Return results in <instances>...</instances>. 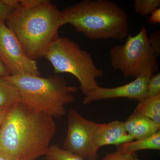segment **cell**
Returning <instances> with one entry per match:
<instances>
[{
	"instance_id": "obj_1",
	"label": "cell",
	"mask_w": 160,
	"mask_h": 160,
	"mask_svg": "<svg viewBox=\"0 0 160 160\" xmlns=\"http://www.w3.org/2000/svg\"><path fill=\"white\" fill-rule=\"evenodd\" d=\"M53 118L22 101L12 105L0 127V156L35 160L46 155L56 131Z\"/></svg>"
},
{
	"instance_id": "obj_2",
	"label": "cell",
	"mask_w": 160,
	"mask_h": 160,
	"mask_svg": "<svg viewBox=\"0 0 160 160\" xmlns=\"http://www.w3.org/2000/svg\"><path fill=\"white\" fill-rule=\"evenodd\" d=\"M5 23L27 56L34 60L45 56L51 44L59 37V29L63 26L62 11L48 0L32 9L18 5Z\"/></svg>"
},
{
	"instance_id": "obj_3",
	"label": "cell",
	"mask_w": 160,
	"mask_h": 160,
	"mask_svg": "<svg viewBox=\"0 0 160 160\" xmlns=\"http://www.w3.org/2000/svg\"><path fill=\"white\" fill-rule=\"evenodd\" d=\"M62 12L63 25H71L89 39L122 40L128 36L127 13L112 1L83 0Z\"/></svg>"
},
{
	"instance_id": "obj_4",
	"label": "cell",
	"mask_w": 160,
	"mask_h": 160,
	"mask_svg": "<svg viewBox=\"0 0 160 160\" xmlns=\"http://www.w3.org/2000/svg\"><path fill=\"white\" fill-rule=\"evenodd\" d=\"M3 78L18 89L22 102L53 118L66 114L65 106L73 102V93L78 89L69 86L65 79L57 75L44 78L24 73Z\"/></svg>"
},
{
	"instance_id": "obj_5",
	"label": "cell",
	"mask_w": 160,
	"mask_h": 160,
	"mask_svg": "<svg viewBox=\"0 0 160 160\" xmlns=\"http://www.w3.org/2000/svg\"><path fill=\"white\" fill-rule=\"evenodd\" d=\"M44 57L51 63L56 74L73 75L84 94L99 86L97 79L104 72L95 64L91 55L79 44L66 37H59L51 44Z\"/></svg>"
},
{
	"instance_id": "obj_6",
	"label": "cell",
	"mask_w": 160,
	"mask_h": 160,
	"mask_svg": "<svg viewBox=\"0 0 160 160\" xmlns=\"http://www.w3.org/2000/svg\"><path fill=\"white\" fill-rule=\"evenodd\" d=\"M112 68L121 71L126 78H137L153 74L157 70V56L149 42L147 29L142 27L136 35L129 34L125 44L116 45L109 51Z\"/></svg>"
},
{
	"instance_id": "obj_7",
	"label": "cell",
	"mask_w": 160,
	"mask_h": 160,
	"mask_svg": "<svg viewBox=\"0 0 160 160\" xmlns=\"http://www.w3.org/2000/svg\"><path fill=\"white\" fill-rule=\"evenodd\" d=\"M98 123L86 119L75 109H69L68 129L63 149L85 159L97 160L99 149L94 134Z\"/></svg>"
},
{
	"instance_id": "obj_8",
	"label": "cell",
	"mask_w": 160,
	"mask_h": 160,
	"mask_svg": "<svg viewBox=\"0 0 160 160\" xmlns=\"http://www.w3.org/2000/svg\"><path fill=\"white\" fill-rule=\"evenodd\" d=\"M0 59L10 75L24 73L40 75L36 61L27 56L5 21H0Z\"/></svg>"
},
{
	"instance_id": "obj_9",
	"label": "cell",
	"mask_w": 160,
	"mask_h": 160,
	"mask_svg": "<svg viewBox=\"0 0 160 160\" xmlns=\"http://www.w3.org/2000/svg\"><path fill=\"white\" fill-rule=\"evenodd\" d=\"M152 73L143 75L131 82L113 88H104L98 86L88 92L83 100L84 105L100 100L126 98L138 102L147 98V84Z\"/></svg>"
},
{
	"instance_id": "obj_10",
	"label": "cell",
	"mask_w": 160,
	"mask_h": 160,
	"mask_svg": "<svg viewBox=\"0 0 160 160\" xmlns=\"http://www.w3.org/2000/svg\"><path fill=\"white\" fill-rule=\"evenodd\" d=\"M133 141L124 127V122L117 120L107 124H99L94 134V142L98 149L108 145L119 146Z\"/></svg>"
},
{
	"instance_id": "obj_11",
	"label": "cell",
	"mask_w": 160,
	"mask_h": 160,
	"mask_svg": "<svg viewBox=\"0 0 160 160\" xmlns=\"http://www.w3.org/2000/svg\"><path fill=\"white\" fill-rule=\"evenodd\" d=\"M124 127L133 140H140L149 137L159 131L160 125L134 111L124 122Z\"/></svg>"
},
{
	"instance_id": "obj_12",
	"label": "cell",
	"mask_w": 160,
	"mask_h": 160,
	"mask_svg": "<svg viewBox=\"0 0 160 160\" xmlns=\"http://www.w3.org/2000/svg\"><path fill=\"white\" fill-rule=\"evenodd\" d=\"M118 150L125 153L133 154L139 150L152 149H160V131L152 135L149 137L135 141H132L117 146Z\"/></svg>"
},
{
	"instance_id": "obj_13",
	"label": "cell",
	"mask_w": 160,
	"mask_h": 160,
	"mask_svg": "<svg viewBox=\"0 0 160 160\" xmlns=\"http://www.w3.org/2000/svg\"><path fill=\"white\" fill-rule=\"evenodd\" d=\"M134 111L160 125V95L146 98L139 102Z\"/></svg>"
},
{
	"instance_id": "obj_14",
	"label": "cell",
	"mask_w": 160,
	"mask_h": 160,
	"mask_svg": "<svg viewBox=\"0 0 160 160\" xmlns=\"http://www.w3.org/2000/svg\"><path fill=\"white\" fill-rule=\"evenodd\" d=\"M22 101L21 95L14 85L0 77V109L11 106Z\"/></svg>"
},
{
	"instance_id": "obj_15",
	"label": "cell",
	"mask_w": 160,
	"mask_h": 160,
	"mask_svg": "<svg viewBox=\"0 0 160 160\" xmlns=\"http://www.w3.org/2000/svg\"><path fill=\"white\" fill-rule=\"evenodd\" d=\"M46 156L48 160H88L67 151L55 144L49 146Z\"/></svg>"
},
{
	"instance_id": "obj_16",
	"label": "cell",
	"mask_w": 160,
	"mask_h": 160,
	"mask_svg": "<svg viewBox=\"0 0 160 160\" xmlns=\"http://www.w3.org/2000/svg\"><path fill=\"white\" fill-rule=\"evenodd\" d=\"M160 6V0H135L133 8L136 13L142 16H146L151 14Z\"/></svg>"
},
{
	"instance_id": "obj_17",
	"label": "cell",
	"mask_w": 160,
	"mask_h": 160,
	"mask_svg": "<svg viewBox=\"0 0 160 160\" xmlns=\"http://www.w3.org/2000/svg\"><path fill=\"white\" fill-rule=\"evenodd\" d=\"M160 95V73L152 74L147 84V97Z\"/></svg>"
},
{
	"instance_id": "obj_18",
	"label": "cell",
	"mask_w": 160,
	"mask_h": 160,
	"mask_svg": "<svg viewBox=\"0 0 160 160\" xmlns=\"http://www.w3.org/2000/svg\"><path fill=\"white\" fill-rule=\"evenodd\" d=\"M102 160H141L133 154L125 153L118 150L106 155Z\"/></svg>"
},
{
	"instance_id": "obj_19",
	"label": "cell",
	"mask_w": 160,
	"mask_h": 160,
	"mask_svg": "<svg viewBox=\"0 0 160 160\" xmlns=\"http://www.w3.org/2000/svg\"><path fill=\"white\" fill-rule=\"evenodd\" d=\"M149 40L150 46L158 57L160 55V31H157L152 32L149 37Z\"/></svg>"
},
{
	"instance_id": "obj_20",
	"label": "cell",
	"mask_w": 160,
	"mask_h": 160,
	"mask_svg": "<svg viewBox=\"0 0 160 160\" xmlns=\"http://www.w3.org/2000/svg\"><path fill=\"white\" fill-rule=\"evenodd\" d=\"M46 0H19V5L26 9H32L40 6Z\"/></svg>"
},
{
	"instance_id": "obj_21",
	"label": "cell",
	"mask_w": 160,
	"mask_h": 160,
	"mask_svg": "<svg viewBox=\"0 0 160 160\" xmlns=\"http://www.w3.org/2000/svg\"><path fill=\"white\" fill-rule=\"evenodd\" d=\"M12 10L3 2L2 0H0V21H6Z\"/></svg>"
},
{
	"instance_id": "obj_22",
	"label": "cell",
	"mask_w": 160,
	"mask_h": 160,
	"mask_svg": "<svg viewBox=\"0 0 160 160\" xmlns=\"http://www.w3.org/2000/svg\"><path fill=\"white\" fill-rule=\"evenodd\" d=\"M148 22L151 24H159L160 23V8L155 10L151 13Z\"/></svg>"
},
{
	"instance_id": "obj_23",
	"label": "cell",
	"mask_w": 160,
	"mask_h": 160,
	"mask_svg": "<svg viewBox=\"0 0 160 160\" xmlns=\"http://www.w3.org/2000/svg\"><path fill=\"white\" fill-rule=\"evenodd\" d=\"M2 1L6 6L12 9L16 8L19 3V0H2Z\"/></svg>"
},
{
	"instance_id": "obj_24",
	"label": "cell",
	"mask_w": 160,
	"mask_h": 160,
	"mask_svg": "<svg viewBox=\"0 0 160 160\" xmlns=\"http://www.w3.org/2000/svg\"><path fill=\"white\" fill-rule=\"evenodd\" d=\"M9 75H10V73L9 70L0 59V77H5Z\"/></svg>"
},
{
	"instance_id": "obj_25",
	"label": "cell",
	"mask_w": 160,
	"mask_h": 160,
	"mask_svg": "<svg viewBox=\"0 0 160 160\" xmlns=\"http://www.w3.org/2000/svg\"><path fill=\"white\" fill-rule=\"evenodd\" d=\"M11 106H8V107H4L0 109V127L2 126L7 112Z\"/></svg>"
},
{
	"instance_id": "obj_26",
	"label": "cell",
	"mask_w": 160,
	"mask_h": 160,
	"mask_svg": "<svg viewBox=\"0 0 160 160\" xmlns=\"http://www.w3.org/2000/svg\"><path fill=\"white\" fill-rule=\"evenodd\" d=\"M0 160H10L0 156Z\"/></svg>"
}]
</instances>
